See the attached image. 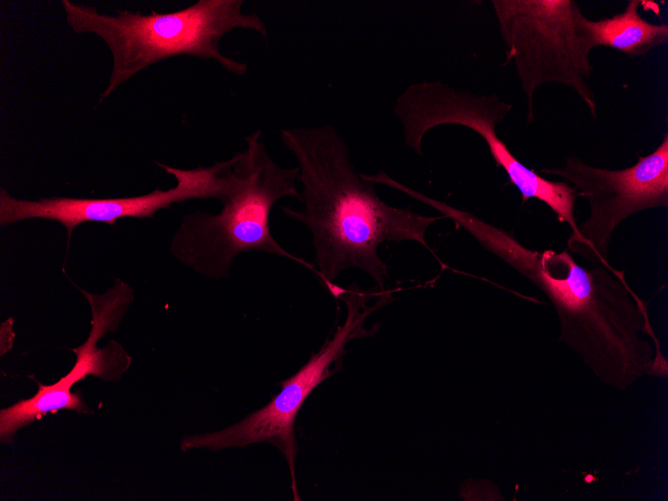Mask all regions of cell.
<instances>
[{
	"instance_id": "cell-10",
	"label": "cell",
	"mask_w": 668,
	"mask_h": 501,
	"mask_svg": "<svg viewBox=\"0 0 668 501\" xmlns=\"http://www.w3.org/2000/svg\"><path fill=\"white\" fill-rule=\"evenodd\" d=\"M176 181V186L137 196L117 198H76L52 196L37 201L17 199L4 188L0 189V226L27 219H46L59 222L67 231L70 242L73 230L84 222H99L115 226L123 218L153 219L161 209L192 199H220L225 189L228 159L209 167L179 169L156 162Z\"/></svg>"
},
{
	"instance_id": "cell-8",
	"label": "cell",
	"mask_w": 668,
	"mask_h": 501,
	"mask_svg": "<svg viewBox=\"0 0 668 501\" xmlns=\"http://www.w3.org/2000/svg\"><path fill=\"white\" fill-rule=\"evenodd\" d=\"M540 172L564 179L589 205L590 215L578 224V234L568 238V249L591 266L608 264L611 238L620 223L638 212L668 206V133L653 152L638 156L627 168L594 167L568 156L563 167Z\"/></svg>"
},
{
	"instance_id": "cell-6",
	"label": "cell",
	"mask_w": 668,
	"mask_h": 501,
	"mask_svg": "<svg viewBox=\"0 0 668 501\" xmlns=\"http://www.w3.org/2000/svg\"><path fill=\"white\" fill-rule=\"evenodd\" d=\"M512 107L496 94H475L440 80H425L406 87L396 98L393 110L402 126L406 145L419 156L423 155L424 136L435 127L459 125L477 133L485 141L496 165L520 192L522 202L531 198L541 201L561 223L570 227V236H576L574 188L566 181L546 179L526 167L497 134L496 126L504 121Z\"/></svg>"
},
{
	"instance_id": "cell-11",
	"label": "cell",
	"mask_w": 668,
	"mask_h": 501,
	"mask_svg": "<svg viewBox=\"0 0 668 501\" xmlns=\"http://www.w3.org/2000/svg\"><path fill=\"white\" fill-rule=\"evenodd\" d=\"M644 1L629 0L625 9L611 17L598 20L585 18L584 24L592 48L608 47L628 57L645 56L668 41L667 24L644 19L639 7Z\"/></svg>"
},
{
	"instance_id": "cell-9",
	"label": "cell",
	"mask_w": 668,
	"mask_h": 501,
	"mask_svg": "<svg viewBox=\"0 0 668 501\" xmlns=\"http://www.w3.org/2000/svg\"><path fill=\"white\" fill-rule=\"evenodd\" d=\"M77 289L90 304L92 320L89 336L83 344L70 349L76 361L68 374L51 385H43L35 380L38 391L32 397L0 410L2 443H13L18 430L48 413L56 414L60 410L93 413L79 391L71 392L72 386L88 375L104 381H119L131 365V356L117 341L110 340L102 348L97 343L108 332L118 330L126 310L134 300V290L120 279H116L113 287L99 295L80 287Z\"/></svg>"
},
{
	"instance_id": "cell-2",
	"label": "cell",
	"mask_w": 668,
	"mask_h": 501,
	"mask_svg": "<svg viewBox=\"0 0 668 501\" xmlns=\"http://www.w3.org/2000/svg\"><path fill=\"white\" fill-rule=\"evenodd\" d=\"M279 136L297 162L303 205L299 210L280 209L310 231L317 275L328 289L344 270L357 268L384 291L389 273L378 247L386 242L415 241L435 256L426 232L445 217L384 202L376 184L356 171L350 147L334 125L286 128Z\"/></svg>"
},
{
	"instance_id": "cell-7",
	"label": "cell",
	"mask_w": 668,
	"mask_h": 501,
	"mask_svg": "<svg viewBox=\"0 0 668 501\" xmlns=\"http://www.w3.org/2000/svg\"><path fill=\"white\" fill-rule=\"evenodd\" d=\"M339 298L347 306L345 322L295 374L278 383L281 386L279 393L265 406L231 426L217 432L184 437L180 449L183 452L193 448L219 451L256 443L273 445L288 464L294 500H300L295 475L298 447L294 427L297 414L313 390L335 372L330 370V366L344 355L346 345L353 339L375 333L376 327L366 329L364 322L371 313L387 304L391 295L384 292L374 305H368L369 293L353 285L345 289Z\"/></svg>"
},
{
	"instance_id": "cell-4",
	"label": "cell",
	"mask_w": 668,
	"mask_h": 501,
	"mask_svg": "<svg viewBox=\"0 0 668 501\" xmlns=\"http://www.w3.org/2000/svg\"><path fill=\"white\" fill-rule=\"evenodd\" d=\"M61 4L72 31L97 35L112 55L109 82L100 102L139 72L182 55L213 60L227 72L242 76L248 64L224 55L219 49L222 38L237 29L268 38L264 20L256 13L243 12V0H198L171 12L145 15L120 10L115 16L69 0Z\"/></svg>"
},
{
	"instance_id": "cell-1",
	"label": "cell",
	"mask_w": 668,
	"mask_h": 501,
	"mask_svg": "<svg viewBox=\"0 0 668 501\" xmlns=\"http://www.w3.org/2000/svg\"><path fill=\"white\" fill-rule=\"evenodd\" d=\"M410 195L455 222L536 286L556 311L558 340L579 355L600 381L623 391L644 376L667 378V359L648 304L631 288L624 270L610 263L585 268L566 249H529L512 231L469 211L417 190Z\"/></svg>"
},
{
	"instance_id": "cell-3",
	"label": "cell",
	"mask_w": 668,
	"mask_h": 501,
	"mask_svg": "<svg viewBox=\"0 0 668 501\" xmlns=\"http://www.w3.org/2000/svg\"><path fill=\"white\" fill-rule=\"evenodd\" d=\"M246 148L229 158L219 213L195 211L182 217L172 237L174 257L210 279L230 276L234 259L246 252L284 257L317 274L314 265L284 249L270 226L273 206L299 199L298 168L280 166L268 152L262 132L245 137Z\"/></svg>"
},
{
	"instance_id": "cell-5",
	"label": "cell",
	"mask_w": 668,
	"mask_h": 501,
	"mask_svg": "<svg viewBox=\"0 0 668 501\" xmlns=\"http://www.w3.org/2000/svg\"><path fill=\"white\" fill-rule=\"evenodd\" d=\"M505 46L527 101L526 119L534 122V96L546 83L572 89L597 118L595 94L589 84L593 49L586 16L575 0H492Z\"/></svg>"
}]
</instances>
